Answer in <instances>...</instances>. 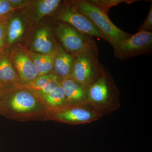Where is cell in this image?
Wrapping results in <instances>:
<instances>
[{
    "label": "cell",
    "mask_w": 152,
    "mask_h": 152,
    "mask_svg": "<svg viewBox=\"0 0 152 152\" xmlns=\"http://www.w3.org/2000/svg\"><path fill=\"white\" fill-rule=\"evenodd\" d=\"M48 112L40 98L27 86L0 91V115L7 118L19 121H48Z\"/></svg>",
    "instance_id": "obj_1"
},
{
    "label": "cell",
    "mask_w": 152,
    "mask_h": 152,
    "mask_svg": "<svg viewBox=\"0 0 152 152\" xmlns=\"http://www.w3.org/2000/svg\"><path fill=\"white\" fill-rule=\"evenodd\" d=\"M113 49L114 56L121 60L151 53L152 32H138Z\"/></svg>",
    "instance_id": "obj_7"
},
{
    "label": "cell",
    "mask_w": 152,
    "mask_h": 152,
    "mask_svg": "<svg viewBox=\"0 0 152 152\" xmlns=\"http://www.w3.org/2000/svg\"><path fill=\"white\" fill-rule=\"evenodd\" d=\"M88 103L80 106L64 107L49 111L48 120L71 125L88 124L96 121L102 115L94 107H87Z\"/></svg>",
    "instance_id": "obj_6"
},
{
    "label": "cell",
    "mask_w": 152,
    "mask_h": 152,
    "mask_svg": "<svg viewBox=\"0 0 152 152\" xmlns=\"http://www.w3.org/2000/svg\"><path fill=\"white\" fill-rule=\"evenodd\" d=\"M12 62L20 78L21 86H28L39 76L26 47L21 44L8 49Z\"/></svg>",
    "instance_id": "obj_8"
},
{
    "label": "cell",
    "mask_w": 152,
    "mask_h": 152,
    "mask_svg": "<svg viewBox=\"0 0 152 152\" xmlns=\"http://www.w3.org/2000/svg\"><path fill=\"white\" fill-rule=\"evenodd\" d=\"M88 1L104 13L108 15L110 9L112 7L117 6L122 3L131 4L135 2L138 1L137 0H88Z\"/></svg>",
    "instance_id": "obj_19"
},
{
    "label": "cell",
    "mask_w": 152,
    "mask_h": 152,
    "mask_svg": "<svg viewBox=\"0 0 152 152\" xmlns=\"http://www.w3.org/2000/svg\"><path fill=\"white\" fill-rule=\"evenodd\" d=\"M14 8L17 10L27 8L31 5L32 1L29 0H8Z\"/></svg>",
    "instance_id": "obj_23"
},
{
    "label": "cell",
    "mask_w": 152,
    "mask_h": 152,
    "mask_svg": "<svg viewBox=\"0 0 152 152\" xmlns=\"http://www.w3.org/2000/svg\"><path fill=\"white\" fill-rule=\"evenodd\" d=\"M118 90L110 73L104 67L100 77L89 87L88 102L95 108L116 97Z\"/></svg>",
    "instance_id": "obj_9"
},
{
    "label": "cell",
    "mask_w": 152,
    "mask_h": 152,
    "mask_svg": "<svg viewBox=\"0 0 152 152\" xmlns=\"http://www.w3.org/2000/svg\"><path fill=\"white\" fill-rule=\"evenodd\" d=\"M76 10L87 16L105 36L106 41L115 48L123 40L132 34L118 28L109 18L107 15L90 4L88 0L71 1Z\"/></svg>",
    "instance_id": "obj_2"
},
{
    "label": "cell",
    "mask_w": 152,
    "mask_h": 152,
    "mask_svg": "<svg viewBox=\"0 0 152 152\" xmlns=\"http://www.w3.org/2000/svg\"><path fill=\"white\" fill-rule=\"evenodd\" d=\"M65 1L61 0L32 1L31 5L25 10L31 23L35 24L45 17L54 15Z\"/></svg>",
    "instance_id": "obj_13"
},
{
    "label": "cell",
    "mask_w": 152,
    "mask_h": 152,
    "mask_svg": "<svg viewBox=\"0 0 152 152\" xmlns=\"http://www.w3.org/2000/svg\"><path fill=\"white\" fill-rule=\"evenodd\" d=\"M31 25L25 9L12 14L7 22V50L20 44Z\"/></svg>",
    "instance_id": "obj_11"
},
{
    "label": "cell",
    "mask_w": 152,
    "mask_h": 152,
    "mask_svg": "<svg viewBox=\"0 0 152 152\" xmlns=\"http://www.w3.org/2000/svg\"><path fill=\"white\" fill-rule=\"evenodd\" d=\"M59 82L64 90L67 106H80L88 103V87L72 79L59 78Z\"/></svg>",
    "instance_id": "obj_12"
},
{
    "label": "cell",
    "mask_w": 152,
    "mask_h": 152,
    "mask_svg": "<svg viewBox=\"0 0 152 152\" xmlns=\"http://www.w3.org/2000/svg\"><path fill=\"white\" fill-rule=\"evenodd\" d=\"M21 86L8 50L0 53V91Z\"/></svg>",
    "instance_id": "obj_14"
},
{
    "label": "cell",
    "mask_w": 152,
    "mask_h": 152,
    "mask_svg": "<svg viewBox=\"0 0 152 152\" xmlns=\"http://www.w3.org/2000/svg\"><path fill=\"white\" fill-rule=\"evenodd\" d=\"M53 28L58 42L66 51L74 56L98 47L93 37L66 23L56 22Z\"/></svg>",
    "instance_id": "obj_3"
},
{
    "label": "cell",
    "mask_w": 152,
    "mask_h": 152,
    "mask_svg": "<svg viewBox=\"0 0 152 152\" xmlns=\"http://www.w3.org/2000/svg\"><path fill=\"white\" fill-rule=\"evenodd\" d=\"M7 19L0 20V53L7 50Z\"/></svg>",
    "instance_id": "obj_21"
},
{
    "label": "cell",
    "mask_w": 152,
    "mask_h": 152,
    "mask_svg": "<svg viewBox=\"0 0 152 152\" xmlns=\"http://www.w3.org/2000/svg\"><path fill=\"white\" fill-rule=\"evenodd\" d=\"M52 56L54 62L53 74L59 79H70L75 56L66 51L59 43Z\"/></svg>",
    "instance_id": "obj_15"
},
{
    "label": "cell",
    "mask_w": 152,
    "mask_h": 152,
    "mask_svg": "<svg viewBox=\"0 0 152 152\" xmlns=\"http://www.w3.org/2000/svg\"><path fill=\"white\" fill-rule=\"evenodd\" d=\"M31 36L28 50L43 55L53 54L58 43L55 38L51 26L45 25L38 27Z\"/></svg>",
    "instance_id": "obj_10"
},
{
    "label": "cell",
    "mask_w": 152,
    "mask_h": 152,
    "mask_svg": "<svg viewBox=\"0 0 152 152\" xmlns=\"http://www.w3.org/2000/svg\"><path fill=\"white\" fill-rule=\"evenodd\" d=\"M152 3L146 18L142 24L138 28V32H152Z\"/></svg>",
    "instance_id": "obj_22"
},
{
    "label": "cell",
    "mask_w": 152,
    "mask_h": 152,
    "mask_svg": "<svg viewBox=\"0 0 152 152\" xmlns=\"http://www.w3.org/2000/svg\"><path fill=\"white\" fill-rule=\"evenodd\" d=\"M28 53L32 60L39 76L53 73L54 62L52 55L42 54L30 51L28 50Z\"/></svg>",
    "instance_id": "obj_18"
},
{
    "label": "cell",
    "mask_w": 152,
    "mask_h": 152,
    "mask_svg": "<svg viewBox=\"0 0 152 152\" xmlns=\"http://www.w3.org/2000/svg\"><path fill=\"white\" fill-rule=\"evenodd\" d=\"M16 11L8 0H0V20L8 18Z\"/></svg>",
    "instance_id": "obj_20"
},
{
    "label": "cell",
    "mask_w": 152,
    "mask_h": 152,
    "mask_svg": "<svg viewBox=\"0 0 152 152\" xmlns=\"http://www.w3.org/2000/svg\"><path fill=\"white\" fill-rule=\"evenodd\" d=\"M104 66L98 58V47L75 55L70 79L89 87L100 77Z\"/></svg>",
    "instance_id": "obj_4"
},
{
    "label": "cell",
    "mask_w": 152,
    "mask_h": 152,
    "mask_svg": "<svg viewBox=\"0 0 152 152\" xmlns=\"http://www.w3.org/2000/svg\"><path fill=\"white\" fill-rule=\"evenodd\" d=\"M54 17L56 22L66 23L82 33L106 41L105 36L92 21L77 10L71 1H66Z\"/></svg>",
    "instance_id": "obj_5"
},
{
    "label": "cell",
    "mask_w": 152,
    "mask_h": 152,
    "mask_svg": "<svg viewBox=\"0 0 152 152\" xmlns=\"http://www.w3.org/2000/svg\"><path fill=\"white\" fill-rule=\"evenodd\" d=\"M60 85L59 78L53 73L39 76L33 82L25 86L32 90L37 95L51 92Z\"/></svg>",
    "instance_id": "obj_16"
},
{
    "label": "cell",
    "mask_w": 152,
    "mask_h": 152,
    "mask_svg": "<svg viewBox=\"0 0 152 152\" xmlns=\"http://www.w3.org/2000/svg\"><path fill=\"white\" fill-rule=\"evenodd\" d=\"M37 95L46 107L48 111L67 107L64 90L60 84L51 92Z\"/></svg>",
    "instance_id": "obj_17"
}]
</instances>
